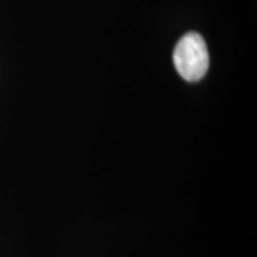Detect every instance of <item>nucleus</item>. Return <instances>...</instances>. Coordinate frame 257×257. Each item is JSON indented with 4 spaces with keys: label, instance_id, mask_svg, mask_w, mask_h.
<instances>
[{
    "label": "nucleus",
    "instance_id": "nucleus-1",
    "mask_svg": "<svg viewBox=\"0 0 257 257\" xmlns=\"http://www.w3.org/2000/svg\"><path fill=\"white\" fill-rule=\"evenodd\" d=\"M175 69L189 82L204 78L210 64L206 42L198 32H188L178 42L174 55Z\"/></svg>",
    "mask_w": 257,
    "mask_h": 257
}]
</instances>
